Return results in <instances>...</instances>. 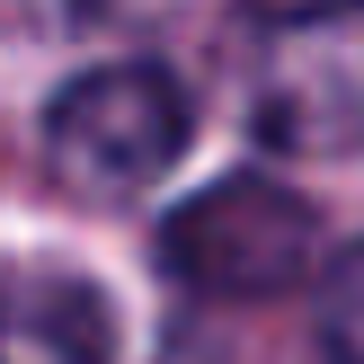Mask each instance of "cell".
I'll use <instances>...</instances> for the list:
<instances>
[{"label":"cell","mask_w":364,"mask_h":364,"mask_svg":"<svg viewBox=\"0 0 364 364\" xmlns=\"http://www.w3.org/2000/svg\"><path fill=\"white\" fill-rule=\"evenodd\" d=\"M196 142V98L169 63H98L80 80L53 89L45 107V169L53 187L89 196V205H116V196H142L151 178H169Z\"/></svg>","instance_id":"3"},{"label":"cell","mask_w":364,"mask_h":364,"mask_svg":"<svg viewBox=\"0 0 364 364\" xmlns=\"http://www.w3.org/2000/svg\"><path fill=\"white\" fill-rule=\"evenodd\" d=\"M160 276L187 302H276L320 267V205L267 169H231L160 213Z\"/></svg>","instance_id":"2"},{"label":"cell","mask_w":364,"mask_h":364,"mask_svg":"<svg viewBox=\"0 0 364 364\" xmlns=\"http://www.w3.org/2000/svg\"><path fill=\"white\" fill-rule=\"evenodd\" d=\"M240 124L267 160L364 151V0H302L249 36Z\"/></svg>","instance_id":"1"},{"label":"cell","mask_w":364,"mask_h":364,"mask_svg":"<svg viewBox=\"0 0 364 364\" xmlns=\"http://www.w3.org/2000/svg\"><path fill=\"white\" fill-rule=\"evenodd\" d=\"M320 355L329 364H364V240H347L320 267Z\"/></svg>","instance_id":"5"},{"label":"cell","mask_w":364,"mask_h":364,"mask_svg":"<svg viewBox=\"0 0 364 364\" xmlns=\"http://www.w3.org/2000/svg\"><path fill=\"white\" fill-rule=\"evenodd\" d=\"M0 364H116V311L89 276L36 267L0 294Z\"/></svg>","instance_id":"4"},{"label":"cell","mask_w":364,"mask_h":364,"mask_svg":"<svg viewBox=\"0 0 364 364\" xmlns=\"http://www.w3.org/2000/svg\"><path fill=\"white\" fill-rule=\"evenodd\" d=\"M63 36H151L169 18H187L196 0H36Z\"/></svg>","instance_id":"6"}]
</instances>
